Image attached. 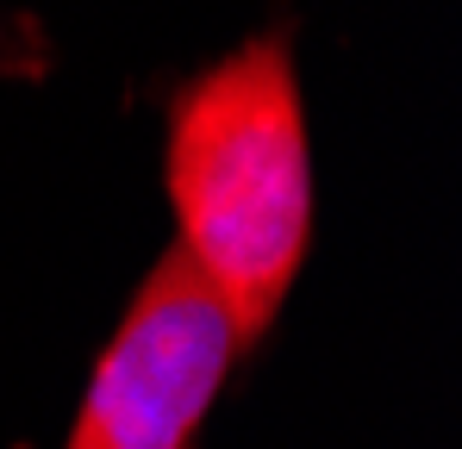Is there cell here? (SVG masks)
Here are the masks:
<instances>
[{"label": "cell", "instance_id": "1", "mask_svg": "<svg viewBox=\"0 0 462 449\" xmlns=\"http://www.w3.org/2000/svg\"><path fill=\"white\" fill-rule=\"evenodd\" d=\"M169 200L181 256L219 294L237 344L275 325L312 231L307 113L288 38L213 63L169 113Z\"/></svg>", "mask_w": 462, "mask_h": 449}, {"label": "cell", "instance_id": "2", "mask_svg": "<svg viewBox=\"0 0 462 449\" xmlns=\"http://www.w3.org/2000/svg\"><path fill=\"white\" fill-rule=\"evenodd\" d=\"M237 331L200 269L169 250L125 306L100 369L81 393L69 449H188L226 387Z\"/></svg>", "mask_w": 462, "mask_h": 449}]
</instances>
